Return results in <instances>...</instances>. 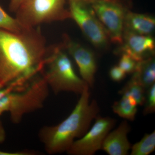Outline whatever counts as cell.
<instances>
[{
    "label": "cell",
    "mask_w": 155,
    "mask_h": 155,
    "mask_svg": "<svg viewBox=\"0 0 155 155\" xmlns=\"http://www.w3.org/2000/svg\"><path fill=\"white\" fill-rule=\"evenodd\" d=\"M126 74L119 66H117L112 67L109 73L111 79L116 82H119L124 79Z\"/></svg>",
    "instance_id": "ffe728a7"
},
{
    "label": "cell",
    "mask_w": 155,
    "mask_h": 155,
    "mask_svg": "<svg viewBox=\"0 0 155 155\" xmlns=\"http://www.w3.org/2000/svg\"><path fill=\"white\" fill-rule=\"evenodd\" d=\"M89 87L84 88L66 119L58 125L44 126L39 131V138L48 154L67 152L75 139L81 138L88 131L91 122L98 115L100 108L96 101L90 102Z\"/></svg>",
    "instance_id": "7a4b0ae2"
},
{
    "label": "cell",
    "mask_w": 155,
    "mask_h": 155,
    "mask_svg": "<svg viewBox=\"0 0 155 155\" xmlns=\"http://www.w3.org/2000/svg\"><path fill=\"white\" fill-rule=\"evenodd\" d=\"M145 96V107L143 113L144 115L154 113L155 111V84L147 89Z\"/></svg>",
    "instance_id": "d6986e66"
},
{
    "label": "cell",
    "mask_w": 155,
    "mask_h": 155,
    "mask_svg": "<svg viewBox=\"0 0 155 155\" xmlns=\"http://www.w3.org/2000/svg\"><path fill=\"white\" fill-rule=\"evenodd\" d=\"M25 28L16 18L10 16L0 6V29L13 32H19Z\"/></svg>",
    "instance_id": "e0dca14e"
},
{
    "label": "cell",
    "mask_w": 155,
    "mask_h": 155,
    "mask_svg": "<svg viewBox=\"0 0 155 155\" xmlns=\"http://www.w3.org/2000/svg\"><path fill=\"white\" fill-rule=\"evenodd\" d=\"M69 11L84 36L94 46L104 48L110 39L107 32L100 22L90 0H67Z\"/></svg>",
    "instance_id": "52a82bcc"
},
{
    "label": "cell",
    "mask_w": 155,
    "mask_h": 155,
    "mask_svg": "<svg viewBox=\"0 0 155 155\" xmlns=\"http://www.w3.org/2000/svg\"><path fill=\"white\" fill-rule=\"evenodd\" d=\"M133 74L132 76L146 90L153 85L155 81L154 57H149L138 62Z\"/></svg>",
    "instance_id": "4fadbf2b"
},
{
    "label": "cell",
    "mask_w": 155,
    "mask_h": 155,
    "mask_svg": "<svg viewBox=\"0 0 155 155\" xmlns=\"http://www.w3.org/2000/svg\"><path fill=\"white\" fill-rule=\"evenodd\" d=\"M49 88L43 75L35 78L24 88L11 92L0 100V115L9 112L12 122L18 124L25 114L43 107Z\"/></svg>",
    "instance_id": "277c9868"
},
{
    "label": "cell",
    "mask_w": 155,
    "mask_h": 155,
    "mask_svg": "<svg viewBox=\"0 0 155 155\" xmlns=\"http://www.w3.org/2000/svg\"><path fill=\"white\" fill-rule=\"evenodd\" d=\"M130 129L127 121L121 122L119 127L106 136L101 150L110 155L128 154L131 147L127 137Z\"/></svg>",
    "instance_id": "8fae6325"
},
{
    "label": "cell",
    "mask_w": 155,
    "mask_h": 155,
    "mask_svg": "<svg viewBox=\"0 0 155 155\" xmlns=\"http://www.w3.org/2000/svg\"><path fill=\"white\" fill-rule=\"evenodd\" d=\"M154 18L147 14L130 11L125 17L124 30L142 35H151L155 29Z\"/></svg>",
    "instance_id": "7c38bea8"
},
{
    "label": "cell",
    "mask_w": 155,
    "mask_h": 155,
    "mask_svg": "<svg viewBox=\"0 0 155 155\" xmlns=\"http://www.w3.org/2000/svg\"><path fill=\"white\" fill-rule=\"evenodd\" d=\"M6 133L2 123L0 121V145L2 144L5 140Z\"/></svg>",
    "instance_id": "603a6c76"
},
{
    "label": "cell",
    "mask_w": 155,
    "mask_h": 155,
    "mask_svg": "<svg viewBox=\"0 0 155 155\" xmlns=\"http://www.w3.org/2000/svg\"><path fill=\"white\" fill-rule=\"evenodd\" d=\"M67 0H22L16 11V18L26 28L42 23L71 19L65 8Z\"/></svg>",
    "instance_id": "5b68a950"
},
{
    "label": "cell",
    "mask_w": 155,
    "mask_h": 155,
    "mask_svg": "<svg viewBox=\"0 0 155 155\" xmlns=\"http://www.w3.org/2000/svg\"><path fill=\"white\" fill-rule=\"evenodd\" d=\"M131 155H148L155 149V132L146 134L140 141L131 147Z\"/></svg>",
    "instance_id": "2e32d148"
},
{
    "label": "cell",
    "mask_w": 155,
    "mask_h": 155,
    "mask_svg": "<svg viewBox=\"0 0 155 155\" xmlns=\"http://www.w3.org/2000/svg\"><path fill=\"white\" fill-rule=\"evenodd\" d=\"M50 54L40 28L0 29V84L22 90L42 72Z\"/></svg>",
    "instance_id": "6da1fadb"
},
{
    "label": "cell",
    "mask_w": 155,
    "mask_h": 155,
    "mask_svg": "<svg viewBox=\"0 0 155 155\" xmlns=\"http://www.w3.org/2000/svg\"><path fill=\"white\" fill-rule=\"evenodd\" d=\"M118 66L126 74L133 73L135 71L138 62L126 54H121Z\"/></svg>",
    "instance_id": "ac0fdd59"
},
{
    "label": "cell",
    "mask_w": 155,
    "mask_h": 155,
    "mask_svg": "<svg viewBox=\"0 0 155 155\" xmlns=\"http://www.w3.org/2000/svg\"><path fill=\"white\" fill-rule=\"evenodd\" d=\"M92 127L83 136L73 142L67 152L70 155H93L101 150L103 143L116 120L110 117L97 115Z\"/></svg>",
    "instance_id": "ba28073f"
},
{
    "label": "cell",
    "mask_w": 155,
    "mask_h": 155,
    "mask_svg": "<svg viewBox=\"0 0 155 155\" xmlns=\"http://www.w3.org/2000/svg\"><path fill=\"white\" fill-rule=\"evenodd\" d=\"M62 45L75 60L81 78L92 87L94 84L97 64L94 53L88 48L72 40L67 34L63 35Z\"/></svg>",
    "instance_id": "9c48e42d"
},
{
    "label": "cell",
    "mask_w": 155,
    "mask_h": 155,
    "mask_svg": "<svg viewBox=\"0 0 155 155\" xmlns=\"http://www.w3.org/2000/svg\"><path fill=\"white\" fill-rule=\"evenodd\" d=\"M110 40L122 44L126 15L132 8L130 0H90Z\"/></svg>",
    "instance_id": "8992f818"
},
{
    "label": "cell",
    "mask_w": 155,
    "mask_h": 155,
    "mask_svg": "<svg viewBox=\"0 0 155 155\" xmlns=\"http://www.w3.org/2000/svg\"><path fill=\"white\" fill-rule=\"evenodd\" d=\"M4 87L2 85V84H0V90L1 89H2L3 88V87Z\"/></svg>",
    "instance_id": "cb8c5ba5"
},
{
    "label": "cell",
    "mask_w": 155,
    "mask_h": 155,
    "mask_svg": "<svg viewBox=\"0 0 155 155\" xmlns=\"http://www.w3.org/2000/svg\"><path fill=\"white\" fill-rule=\"evenodd\" d=\"M49 59L42 72L50 88L55 94L71 92L81 94L88 84L76 74L72 61L62 43L51 47Z\"/></svg>",
    "instance_id": "3957f363"
},
{
    "label": "cell",
    "mask_w": 155,
    "mask_h": 155,
    "mask_svg": "<svg viewBox=\"0 0 155 155\" xmlns=\"http://www.w3.org/2000/svg\"><path fill=\"white\" fill-rule=\"evenodd\" d=\"M118 54L129 55L137 62L154 55V39L151 35H142L124 30Z\"/></svg>",
    "instance_id": "30bf717a"
},
{
    "label": "cell",
    "mask_w": 155,
    "mask_h": 155,
    "mask_svg": "<svg viewBox=\"0 0 155 155\" xmlns=\"http://www.w3.org/2000/svg\"><path fill=\"white\" fill-rule=\"evenodd\" d=\"M22 0H11L9 5V10L11 12L15 13Z\"/></svg>",
    "instance_id": "7402d4cb"
},
{
    "label": "cell",
    "mask_w": 155,
    "mask_h": 155,
    "mask_svg": "<svg viewBox=\"0 0 155 155\" xmlns=\"http://www.w3.org/2000/svg\"><path fill=\"white\" fill-rule=\"evenodd\" d=\"M145 90L138 81L132 76L131 79L119 91V94L131 97L135 100L137 105L142 106L144 104L145 101Z\"/></svg>",
    "instance_id": "9a60e30c"
},
{
    "label": "cell",
    "mask_w": 155,
    "mask_h": 155,
    "mask_svg": "<svg viewBox=\"0 0 155 155\" xmlns=\"http://www.w3.org/2000/svg\"><path fill=\"white\" fill-rule=\"evenodd\" d=\"M38 153L35 151L25 150L19 151L14 152H7L0 150V155H35Z\"/></svg>",
    "instance_id": "44dd1931"
},
{
    "label": "cell",
    "mask_w": 155,
    "mask_h": 155,
    "mask_svg": "<svg viewBox=\"0 0 155 155\" xmlns=\"http://www.w3.org/2000/svg\"><path fill=\"white\" fill-rule=\"evenodd\" d=\"M122 98L112 106L114 113L123 119L133 121L137 113V104L133 98L122 95Z\"/></svg>",
    "instance_id": "5bb4252c"
}]
</instances>
